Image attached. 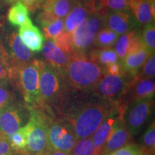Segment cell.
<instances>
[{
    "label": "cell",
    "instance_id": "cell-31",
    "mask_svg": "<svg viewBox=\"0 0 155 155\" xmlns=\"http://www.w3.org/2000/svg\"><path fill=\"white\" fill-rule=\"evenodd\" d=\"M73 155H96L91 137L78 139L71 151Z\"/></svg>",
    "mask_w": 155,
    "mask_h": 155
},
{
    "label": "cell",
    "instance_id": "cell-35",
    "mask_svg": "<svg viewBox=\"0 0 155 155\" xmlns=\"http://www.w3.org/2000/svg\"><path fill=\"white\" fill-rule=\"evenodd\" d=\"M102 155H142V152L139 145L131 142L119 150Z\"/></svg>",
    "mask_w": 155,
    "mask_h": 155
},
{
    "label": "cell",
    "instance_id": "cell-37",
    "mask_svg": "<svg viewBox=\"0 0 155 155\" xmlns=\"http://www.w3.org/2000/svg\"><path fill=\"white\" fill-rule=\"evenodd\" d=\"M12 148L9 139L6 137L0 138V155H13L15 154Z\"/></svg>",
    "mask_w": 155,
    "mask_h": 155
},
{
    "label": "cell",
    "instance_id": "cell-16",
    "mask_svg": "<svg viewBox=\"0 0 155 155\" xmlns=\"http://www.w3.org/2000/svg\"><path fill=\"white\" fill-rule=\"evenodd\" d=\"M120 114H122V111L119 104V106L116 108L102 122L101 124L91 137L96 155H101L111 128Z\"/></svg>",
    "mask_w": 155,
    "mask_h": 155
},
{
    "label": "cell",
    "instance_id": "cell-22",
    "mask_svg": "<svg viewBox=\"0 0 155 155\" xmlns=\"http://www.w3.org/2000/svg\"><path fill=\"white\" fill-rule=\"evenodd\" d=\"M75 0H44L42 10L54 19L65 18L73 8Z\"/></svg>",
    "mask_w": 155,
    "mask_h": 155
},
{
    "label": "cell",
    "instance_id": "cell-41",
    "mask_svg": "<svg viewBox=\"0 0 155 155\" xmlns=\"http://www.w3.org/2000/svg\"><path fill=\"white\" fill-rule=\"evenodd\" d=\"M7 55V53L5 51V50L4 49L3 45H2L1 41H0V58L4 57V56H5Z\"/></svg>",
    "mask_w": 155,
    "mask_h": 155
},
{
    "label": "cell",
    "instance_id": "cell-28",
    "mask_svg": "<svg viewBox=\"0 0 155 155\" xmlns=\"http://www.w3.org/2000/svg\"><path fill=\"white\" fill-rule=\"evenodd\" d=\"M13 86L10 81L0 84V111L17 101Z\"/></svg>",
    "mask_w": 155,
    "mask_h": 155
},
{
    "label": "cell",
    "instance_id": "cell-20",
    "mask_svg": "<svg viewBox=\"0 0 155 155\" xmlns=\"http://www.w3.org/2000/svg\"><path fill=\"white\" fill-rule=\"evenodd\" d=\"M140 35L135 30H131L119 36L113 47L120 61L141 45Z\"/></svg>",
    "mask_w": 155,
    "mask_h": 155
},
{
    "label": "cell",
    "instance_id": "cell-2",
    "mask_svg": "<svg viewBox=\"0 0 155 155\" xmlns=\"http://www.w3.org/2000/svg\"><path fill=\"white\" fill-rule=\"evenodd\" d=\"M61 74L70 88L89 91L93 90L106 73L104 67L91 61L86 55L75 54Z\"/></svg>",
    "mask_w": 155,
    "mask_h": 155
},
{
    "label": "cell",
    "instance_id": "cell-26",
    "mask_svg": "<svg viewBox=\"0 0 155 155\" xmlns=\"http://www.w3.org/2000/svg\"><path fill=\"white\" fill-rule=\"evenodd\" d=\"M140 147L144 154L154 155L155 152V123L153 121L141 137Z\"/></svg>",
    "mask_w": 155,
    "mask_h": 155
},
{
    "label": "cell",
    "instance_id": "cell-5",
    "mask_svg": "<svg viewBox=\"0 0 155 155\" xmlns=\"http://www.w3.org/2000/svg\"><path fill=\"white\" fill-rule=\"evenodd\" d=\"M10 81L19 89L28 108L42 106L39 87L38 60L12 70Z\"/></svg>",
    "mask_w": 155,
    "mask_h": 155
},
{
    "label": "cell",
    "instance_id": "cell-3",
    "mask_svg": "<svg viewBox=\"0 0 155 155\" xmlns=\"http://www.w3.org/2000/svg\"><path fill=\"white\" fill-rule=\"evenodd\" d=\"M39 68V87L42 105L52 111L61 104L70 91L63 75L46 61L38 60Z\"/></svg>",
    "mask_w": 155,
    "mask_h": 155
},
{
    "label": "cell",
    "instance_id": "cell-21",
    "mask_svg": "<svg viewBox=\"0 0 155 155\" xmlns=\"http://www.w3.org/2000/svg\"><path fill=\"white\" fill-rule=\"evenodd\" d=\"M154 0H129V10L139 24L147 25L154 23L152 13V3Z\"/></svg>",
    "mask_w": 155,
    "mask_h": 155
},
{
    "label": "cell",
    "instance_id": "cell-43",
    "mask_svg": "<svg viewBox=\"0 0 155 155\" xmlns=\"http://www.w3.org/2000/svg\"><path fill=\"white\" fill-rule=\"evenodd\" d=\"M5 137V136L3 134L2 132L1 129H0V138H1V137Z\"/></svg>",
    "mask_w": 155,
    "mask_h": 155
},
{
    "label": "cell",
    "instance_id": "cell-46",
    "mask_svg": "<svg viewBox=\"0 0 155 155\" xmlns=\"http://www.w3.org/2000/svg\"><path fill=\"white\" fill-rule=\"evenodd\" d=\"M142 155H152V154H144V153H142Z\"/></svg>",
    "mask_w": 155,
    "mask_h": 155
},
{
    "label": "cell",
    "instance_id": "cell-25",
    "mask_svg": "<svg viewBox=\"0 0 155 155\" xmlns=\"http://www.w3.org/2000/svg\"><path fill=\"white\" fill-rule=\"evenodd\" d=\"M119 36L114 31L104 27L97 34L94 46L97 48H112L116 43Z\"/></svg>",
    "mask_w": 155,
    "mask_h": 155
},
{
    "label": "cell",
    "instance_id": "cell-13",
    "mask_svg": "<svg viewBox=\"0 0 155 155\" xmlns=\"http://www.w3.org/2000/svg\"><path fill=\"white\" fill-rule=\"evenodd\" d=\"M9 61L11 71L15 68L22 66L33 60L31 50L23 43L19 35L13 32L9 37Z\"/></svg>",
    "mask_w": 155,
    "mask_h": 155
},
{
    "label": "cell",
    "instance_id": "cell-47",
    "mask_svg": "<svg viewBox=\"0 0 155 155\" xmlns=\"http://www.w3.org/2000/svg\"><path fill=\"white\" fill-rule=\"evenodd\" d=\"M1 2H2V0H0V7H1Z\"/></svg>",
    "mask_w": 155,
    "mask_h": 155
},
{
    "label": "cell",
    "instance_id": "cell-6",
    "mask_svg": "<svg viewBox=\"0 0 155 155\" xmlns=\"http://www.w3.org/2000/svg\"><path fill=\"white\" fill-rule=\"evenodd\" d=\"M105 10L98 9L89 16L71 34L73 52L77 55H86L94 46L98 32L104 27V15Z\"/></svg>",
    "mask_w": 155,
    "mask_h": 155
},
{
    "label": "cell",
    "instance_id": "cell-38",
    "mask_svg": "<svg viewBox=\"0 0 155 155\" xmlns=\"http://www.w3.org/2000/svg\"><path fill=\"white\" fill-rule=\"evenodd\" d=\"M104 69H105L106 74L108 75H119L124 73L123 71H122L121 64H120L119 62L106 65V66L104 68Z\"/></svg>",
    "mask_w": 155,
    "mask_h": 155
},
{
    "label": "cell",
    "instance_id": "cell-36",
    "mask_svg": "<svg viewBox=\"0 0 155 155\" xmlns=\"http://www.w3.org/2000/svg\"><path fill=\"white\" fill-rule=\"evenodd\" d=\"M11 65L9 61L8 53L0 58V84L10 81Z\"/></svg>",
    "mask_w": 155,
    "mask_h": 155
},
{
    "label": "cell",
    "instance_id": "cell-27",
    "mask_svg": "<svg viewBox=\"0 0 155 155\" xmlns=\"http://www.w3.org/2000/svg\"><path fill=\"white\" fill-rule=\"evenodd\" d=\"M12 148L16 153H22L25 154L28 144V131L26 126L19 129L14 134L9 138Z\"/></svg>",
    "mask_w": 155,
    "mask_h": 155
},
{
    "label": "cell",
    "instance_id": "cell-29",
    "mask_svg": "<svg viewBox=\"0 0 155 155\" xmlns=\"http://www.w3.org/2000/svg\"><path fill=\"white\" fill-rule=\"evenodd\" d=\"M44 38L46 40H53L64 31V19L57 18L41 25Z\"/></svg>",
    "mask_w": 155,
    "mask_h": 155
},
{
    "label": "cell",
    "instance_id": "cell-24",
    "mask_svg": "<svg viewBox=\"0 0 155 155\" xmlns=\"http://www.w3.org/2000/svg\"><path fill=\"white\" fill-rule=\"evenodd\" d=\"M7 19L12 25L21 26L30 19L28 9L20 1L17 2L9 9Z\"/></svg>",
    "mask_w": 155,
    "mask_h": 155
},
{
    "label": "cell",
    "instance_id": "cell-30",
    "mask_svg": "<svg viewBox=\"0 0 155 155\" xmlns=\"http://www.w3.org/2000/svg\"><path fill=\"white\" fill-rule=\"evenodd\" d=\"M141 36V43L150 53H154L155 50V26L154 22L147 25L143 30Z\"/></svg>",
    "mask_w": 155,
    "mask_h": 155
},
{
    "label": "cell",
    "instance_id": "cell-19",
    "mask_svg": "<svg viewBox=\"0 0 155 155\" xmlns=\"http://www.w3.org/2000/svg\"><path fill=\"white\" fill-rule=\"evenodd\" d=\"M151 54L141 43L137 50L128 54L121 61L120 64L123 73L134 77Z\"/></svg>",
    "mask_w": 155,
    "mask_h": 155
},
{
    "label": "cell",
    "instance_id": "cell-14",
    "mask_svg": "<svg viewBox=\"0 0 155 155\" xmlns=\"http://www.w3.org/2000/svg\"><path fill=\"white\" fill-rule=\"evenodd\" d=\"M134 22L129 12L108 10L104 15V27L114 31L118 35L132 30Z\"/></svg>",
    "mask_w": 155,
    "mask_h": 155
},
{
    "label": "cell",
    "instance_id": "cell-45",
    "mask_svg": "<svg viewBox=\"0 0 155 155\" xmlns=\"http://www.w3.org/2000/svg\"><path fill=\"white\" fill-rule=\"evenodd\" d=\"M35 155H48V154H35Z\"/></svg>",
    "mask_w": 155,
    "mask_h": 155
},
{
    "label": "cell",
    "instance_id": "cell-42",
    "mask_svg": "<svg viewBox=\"0 0 155 155\" xmlns=\"http://www.w3.org/2000/svg\"><path fill=\"white\" fill-rule=\"evenodd\" d=\"M19 1H20V0H6V2H7L10 3V4H15Z\"/></svg>",
    "mask_w": 155,
    "mask_h": 155
},
{
    "label": "cell",
    "instance_id": "cell-1",
    "mask_svg": "<svg viewBox=\"0 0 155 155\" xmlns=\"http://www.w3.org/2000/svg\"><path fill=\"white\" fill-rule=\"evenodd\" d=\"M119 106V104L105 102L96 96L87 99L81 96L71 97L68 93L53 113L72 126L79 139L91 137L102 122Z\"/></svg>",
    "mask_w": 155,
    "mask_h": 155
},
{
    "label": "cell",
    "instance_id": "cell-10",
    "mask_svg": "<svg viewBox=\"0 0 155 155\" xmlns=\"http://www.w3.org/2000/svg\"><path fill=\"white\" fill-rule=\"evenodd\" d=\"M30 111L26 105L16 101L0 111V129L9 138L21 127L28 123Z\"/></svg>",
    "mask_w": 155,
    "mask_h": 155
},
{
    "label": "cell",
    "instance_id": "cell-11",
    "mask_svg": "<svg viewBox=\"0 0 155 155\" xmlns=\"http://www.w3.org/2000/svg\"><path fill=\"white\" fill-rule=\"evenodd\" d=\"M94 0H75L73 8L64 18V32L71 35L89 16L98 10Z\"/></svg>",
    "mask_w": 155,
    "mask_h": 155
},
{
    "label": "cell",
    "instance_id": "cell-18",
    "mask_svg": "<svg viewBox=\"0 0 155 155\" xmlns=\"http://www.w3.org/2000/svg\"><path fill=\"white\" fill-rule=\"evenodd\" d=\"M18 35L23 43L31 51H41L45 43V38L39 28L32 24L30 18L24 25H21Z\"/></svg>",
    "mask_w": 155,
    "mask_h": 155
},
{
    "label": "cell",
    "instance_id": "cell-39",
    "mask_svg": "<svg viewBox=\"0 0 155 155\" xmlns=\"http://www.w3.org/2000/svg\"><path fill=\"white\" fill-rule=\"evenodd\" d=\"M44 0H21V2L24 5L28 11L35 12L42 5Z\"/></svg>",
    "mask_w": 155,
    "mask_h": 155
},
{
    "label": "cell",
    "instance_id": "cell-17",
    "mask_svg": "<svg viewBox=\"0 0 155 155\" xmlns=\"http://www.w3.org/2000/svg\"><path fill=\"white\" fill-rule=\"evenodd\" d=\"M41 51L46 62L61 73L71 58V56L58 47L53 40H47Z\"/></svg>",
    "mask_w": 155,
    "mask_h": 155
},
{
    "label": "cell",
    "instance_id": "cell-23",
    "mask_svg": "<svg viewBox=\"0 0 155 155\" xmlns=\"http://www.w3.org/2000/svg\"><path fill=\"white\" fill-rule=\"evenodd\" d=\"M88 58L104 68L110 64L119 62L118 56L112 48H96L89 50Z\"/></svg>",
    "mask_w": 155,
    "mask_h": 155
},
{
    "label": "cell",
    "instance_id": "cell-4",
    "mask_svg": "<svg viewBox=\"0 0 155 155\" xmlns=\"http://www.w3.org/2000/svg\"><path fill=\"white\" fill-rule=\"evenodd\" d=\"M28 109L30 117L25 124L28 131V144L25 154H48L50 150L48 141V123L50 114L53 112L45 106Z\"/></svg>",
    "mask_w": 155,
    "mask_h": 155
},
{
    "label": "cell",
    "instance_id": "cell-34",
    "mask_svg": "<svg viewBox=\"0 0 155 155\" xmlns=\"http://www.w3.org/2000/svg\"><path fill=\"white\" fill-rule=\"evenodd\" d=\"M53 40L58 47L68 54L70 56L72 57L73 55H75L71 42V35L68 34L63 31L62 33L56 36Z\"/></svg>",
    "mask_w": 155,
    "mask_h": 155
},
{
    "label": "cell",
    "instance_id": "cell-44",
    "mask_svg": "<svg viewBox=\"0 0 155 155\" xmlns=\"http://www.w3.org/2000/svg\"><path fill=\"white\" fill-rule=\"evenodd\" d=\"M13 155H26V154H22V153H15V154H14Z\"/></svg>",
    "mask_w": 155,
    "mask_h": 155
},
{
    "label": "cell",
    "instance_id": "cell-33",
    "mask_svg": "<svg viewBox=\"0 0 155 155\" xmlns=\"http://www.w3.org/2000/svg\"><path fill=\"white\" fill-rule=\"evenodd\" d=\"M139 78H154L155 76V55L152 53L147 58L144 65L135 75Z\"/></svg>",
    "mask_w": 155,
    "mask_h": 155
},
{
    "label": "cell",
    "instance_id": "cell-15",
    "mask_svg": "<svg viewBox=\"0 0 155 155\" xmlns=\"http://www.w3.org/2000/svg\"><path fill=\"white\" fill-rule=\"evenodd\" d=\"M127 94H129L130 101L152 100L155 94L154 78H139L134 76L129 83Z\"/></svg>",
    "mask_w": 155,
    "mask_h": 155
},
{
    "label": "cell",
    "instance_id": "cell-8",
    "mask_svg": "<svg viewBox=\"0 0 155 155\" xmlns=\"http://www.w3.org/2000/svg\"><path fill=\"white\" fill-rule=\"evenodd\" d=\"M78 140L72 126L53 113L48 123V141L50 150L71 153Z\"/></svg>",
    "mask_w": 155,
    "mask_h": 155
},
{
    "label": "cell",
    "instance_id": "cell-40",
    "mask_svg": "<svg viewBox=\"0 0 155 155\" xmlns=\"http://www.w3.org/2000/svg\"><path fill=\"white\" fill-rule=\"evenodd\" d=\"M48 155H73L71 153L64 152H60V151L56 150H50Z\"/></svg>",
    "mask_w": 155,
    "mask_h": 155
},
{
    "label": "cell",
    "instance_id": "cell-7",
    "mask_svg": "<svg viewBox=\"0 0 155 155\" xmlns=\"http://www.w3.org/2000/svg\"><path fill=\"white\" fill-rule=\"evenodd\" d=\"M133 78L126 73L119 75L105 74L91 91L98 99L120 104L125 97Z\"/></svg>",
    "mask_w": 155,
    "mask_h": 155
},
{
    "label": "cell",
    "instance_id": "cell-9",
    "mask_svg": "<svg viewBox=\"0 0 155 155\" xmlns=\"http://www.w3.org/2000/svg\"><path fill=\"white\" fill-rule=\"evenodd\" d=\"M153 111V99L131 101L127 104L122 114V117L131 135H137L141 132L152 119Z\"/></svg>",
    "mask_w": 155,
    "mask_h": 155
},
{
    "label": "cell",
    "instance_id": "cell-12",
    "mask_svg": "<svg viewBox=\"0 0 155 155\" xmlns=\"http://www.w3.org/2000/svg\"><path fill=\"white\" fill-rule=\"evenodd\" d=\"M132 137L126 127L122 114H120L111 128L101 155L114 152L129 144Z\"/></svg>",
    "mask_w": 155,
    "mask_h": 155
},
{
    "label": "cell",
    "instance_id": "cell-32",
    "mask_svg": "<svg viewBox=\"0 0 155 155\" xmlns=\"http://www.w3.org/2000/svg\"><path fill=\"white\" fill-rule=\"evenodd\" d=\"M100 9L129 12V0H99ZM130 11V10H129Z\"/></svg>",
    "mask_w": 155,
    "mask_h": 155
}]
</instances>
